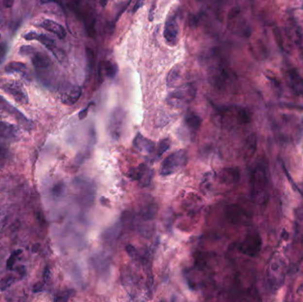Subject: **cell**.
Instances as JSON below:
<instances>
[{
	"label": "cell",
	"mask_w": 303,
	"mask_h": 302,
	"mask_svg": "<svg viewBox=\"0 0 303 302\" xmlns=\"http://www.w3.org/2000/svg\"><path fill=\"white\" fill-rule=\"evenodd\" d=\"M133 146L139 152L145 153V154H152L156 149L154 142L145 137L140 132H138L136 136L134 137Z\"/></svg>",
	"instance_id": "obj_18"
},
{
	"label": "cell",
	"mask_w": 303,
	"mask_h": 302,
	"mask_svg": "<svg viewBox=\"0 0 303 302\" xmlns=\"http://www.w3.org/2000/svg\"><path fill=\"white\" fill-rule=\"evenodd\" d=\"M1 88L17 103L21 105H27L29 103V96L27 94L24 87L22 86V84L20 82L9 81L1 86Z\"/></svg>",
	"instance_id": "obj_11"
},
{
	"label": "cell",
	"mask_w": 303,
	"mask_h": 302,
	"mask_svg": "<svg viewBox=\"0 0 303 302\" xmlns=\"http://www.w3.org/2000/svg\"><path fill=\"white\" fill-rule=\"evenodd\" d=\"M7 154H8L7 149L5 148V146H2L0 144V167H2L5 164V161L7 159Z\"/></svg>",
	"instance_id": "obj_33"
},
{
	"label": "cell",
	"mask_w": 303,
	"mask_h": 302,
	"mask_svg": "<svg viewBox=\"0 0 303 302\" xmlns=\"http://www.w3.org/2000/svg\"><path fill=\"white\" fill-rule=\"evenodd\" d=\"M164 38L168 45L176 46L179 39V26L177 22V16L175 15L168 16L165 21L164 27Z\"/></svg>",
	"instance_id": "obj_14"
},
{
	"label": "cell",
	"mask_w": 303,
	"mask_h": 302,
	"mask_svg": "<svg viewBox=\"0 0 303 302\" xmlns=\"http://www.w3.org/2000/svg\"><path fill=\"white\" fill-rule=\"evenodd\" d=\"M73 294H74V291L67 290V291L57 294L56 297L54 298V301L55 302H67V301H68L73 296Z\"/></svg>",
	"instance_id": "obj_31"
},
{
	"label": "cell",
	"mask_w": 303,
	"mask_h": 302,
	"mask_svg": "<svg viewBox=\"0 0 303 302\" xmlns=\"http://www.w3.org/2000/svg\"><path fill=\"white\" fill-rule=\"evenodd\" d=\"M181 75H182V67L181 66H175L174 67H172L170 71L168 74L167 78H166V83H167L168 87H175L177 84L181 80Z\"/></svg>",
	"instance_id": "obj_25"
},
{
	"label": "cell",
	"mask_w": 303,
	"mask_h": 302,
	"mask_svg": "<svg viewBox=\"0 0 303 302\" xmlns=\"http://www.w3.org/2000/svg\"><path fill=\"white\" fill-rule=\"evenodd\" d=\"M20 253H21V250H16L15 252H12V254H11L10 257L7 260V262H6V268L7 269H9V270L13 269L14 265L16 264V259L18 258Z\"/></svg>",
	"instance_id": "obj_30"
},
{
	"label": "cell",
	"mask_w": 303,
	"mask_h": 302,
	"mask_svg": "<svg viewBox=\"0 0 303 302\" xmlns=\"http://www.w3.org/2000/svg\"><path fill=\"white\" fill-rule=\"evenodd\" d=\"M225 217L229 222L234 225H245L250 221L251 217L242 207L233 204L228 206L225 210Z\"/></svg>",
	"instance_id": "obj_12"
},
{
	"label": "cell",
	"mask_w": 303,
	"mask_h": 302,
	"mask_svg": "<svg viewBox=\"0 0 303 302\" xmlns=\"http://www.w3.org/2000/svg\"><path fill=\"white\" fill-rule=\"evenodd\" d=\"M30 57H31L32 64L38 73L49 70L52 65L50 57L47 55L46 52L37 50L35 48L32 50Z\"/></svg>",
	"instance_id": "obj_15"
},
{
	"label": "cell",
	"mask_w": 303,
	"mask_h": 302,
	"mask_svg": "<svg viewBox=\"0 0 303 302\" xmlns=\"http://www.w3.org/2000/svg\"><path fill=\"white\" fill-rule=\"evenodd\" d=\"M124 121V112L123 110L117 107L112 111L109 121H108V131L112 137L116 140H118L121 136L122 125Z\"/></svg>",
	"instance_id": "obj_13"
},
{
	"label": "cell",
	"mask_w": 303,
	"mask_h": 302,
	"mask_svg": "<svg viewBox=\"0 0 303 302\" xmlns=\"http://www.w3.org/2000/svg\"><path fill=\"white\" fill-rule=\"evenodd\" d=\"M227 27L229 31L235 35L248 36L250 35V29L247 20L243 17L241 11L238 8H233L228 16Z\"/></svg>",
	"instance_id": "obj_7"
},
{
	"label": "cell",
	"mask_w": 303,
	"mask_h": 302,
	"mask_svg": "<svg viewBox=\"0 0 303 302\" xmlns=\"http://www.w3.org/2000/svg\"><path fill=\"white\" fill-rule=\"evenodd\" d=\"M5 72L8 75H16L25 78L26 80H31L29 68L27 66L19 61H12L5 67Z\"/></svg>",
	"instance_id": "obj_20"
},
{
	"label": "cell",
	"mask_w": 303,
	"mask_h": 302,
	"mask_svg": "<svg viewBox=\"0 0 303 302\" xmlns=\"http://www.w3.org/2000/svg\"><path fill=\"white\" fill-rule=\"evenodd\" d=\"M66 4L76 17L81 20L85 27L87 34L92 37L95 35L96 18L92 8L84 4L81 0H65Z\"/></svg>",
	"instance_id": "obj_3"
},
{
	"label": "cell",
	"mask_w": 303,
	"mask_h": 302,
	"mask_svg": "<svg viewBox=\"0 0 303 302\" xmlns=\"http://www.w3.org/2000/svg\"><path fill=\"white\" fill-rule=\"evenodd\" d=\"M91 104H92V103H90L88 106H86L84 109H83V110L79 113L78 116H79V119H80V120H84L86 116H87V115H88V111H89V109H90V106H91Z\"/></svg>",
	"instance_id": "obj_39"
},
{
	"label": "cell",
	"mask_w": 303,
	"mask_h": 302,
	"mask_svg": "<svg viewBox=\"0 0 303 302\" xmlns=\"http://www.w3.org/2000/svg\"><path fill=\"white\" fill-rule=\"evenodd\" d=\"M132 0H126V1H123L121 2V4L117 5V12H116V15H115V19L113 20V24L116 25L118 20L120 19V17L122 16V14L127 10V8L129 7V5L131 4Z\"/></svg>",
	"instance_id": "obj_29"
},
{
	"label": "cell",
	"mask_w": 303,
	"mask_h": 302,
	"mask_svg": "<svg viewBox=\"0 0 303 302\" xmlns=\"http://www.w3.org/2000/svg\"><path fill=\"white\" fill-rule=\"evenodd\" d=\"M14 1L15 0H4V5H5V7L10 8L14 5Z\"/></svg>",
	"instance_id": "obj_43"
},
{
	"label": "cell",
	"mask_w": 303,
	"mask_h": 302,
	"mask_svg": "<svg viewBox=\"0 0 303 302\" xmlns=\"http://www.w3.org/2000/svg\"><path fill=\"white\" fill-rule=\"evenodd\" d=\"M170 146H171V141H170L169 138L162 139V141L160 142L158 148L155 149V151H154L155 153H154V159L153 160L159 159L164 152H166L169 149Z\"/></svg>",
	"instance_id": "obj_28"
},
{
	"label": "cell",
	"mask_w": 303,
	"mask_h": 302,
	"mask_svg": "<svg viewBox=\"0 0 303 302\" xmlns=\"http://www.w3.org/2000/svg\"><path fill=\"white\" fill-rule=\"evenodd\" d=\"M23 38L27 41L35 40L40 42L41 44L45 46L46 49H48L53 55L55 56L56 59L59 61V62H61V64L65 63L67 60V56L65 55V53L60 48L57 47L55 42L53 41V39L50 38L49 36H47L45 34L37 33L35 31H31V32H29V33L23 35Z\"/></svg>",
	"instance_id": "obj_6"
},
{
	"label": "cell",
	"mask_w": 303,
	"mask_h": 302,
	"mask_svg": "<svg viewBox=\"0 0 303 302\" xmlns=\"http://www.w3.org/2000/svg\"><path fill=\"white\" fill-rule=\"evenodd\" d=\"M221 178L223 183L233 184L236 183L239 178V173L235 168H225L222 171Z\"/></svg>",
	"instance_id": "obj_27"
},
{
	"label": "cell",
	"mask_w": 303,
	"mask_h": 302,
	"mask_svg": "<svg viewBox=\"0 0 303 302\" xmlns=\"http://www.w3.org/2000/svg\"><path fill=\"white\" fill-rule=\"evenodd\" d=\"M257 148V140L254 135H250L247 138V141L244 147V155L246 159H249L255 153Z\"/></svg>",
	"instance_id": "obj_26"
},
{
	"label": "cell",
	"mask_w": 303,
	"mask_h": 302,
	"mask_svg": "<svg viewBox=\"0 0 303 302\" xmlns=\"http://www.w3.org/2000/svg\"><path fill=\"white\" fill-rule=\"evenodd\" d=\"M144 3H145V0H136V4L134 5L133 11H132L133 14L136 13V11L138 10L142 5H144Z\"/></svg>",
	"instance_id": "obj_42"
},
{
	"label": "cell",
	"mask_w": 303,
	"mask_h": 302,
	"mask_svg": "<svg viewBox=\"0 0 303 302\" xmlns=\"http://www.w3.org/2000/svg\"><path fill=\"white\" fill-rule=\"evenodd\" d=\"M196 96V87L192 84H187L179 87L177 90L169 93L167 97L168 104L172 106L180 107L194 100Z\"/></svg>",
	"instance_id": "obj_5"
},
{
	"label": "cell",
	"mask_w": 303,
	"mask_h": 302,
	"mask_svg": "<svg viewBox=\"0 0 303 302\" xmlns=\"http://www.w3.org/2000/svg\"><path fill=\"white\" fill-rule=\"evenodd\" d=\"M156 5L157 0H153L152 1V5H151V9H150V12H149V17H148V19H149L150 21H152L153 18H154V12H155V9H156Z\"/></svg>",
	"instance_id": "obj_37"
},
{
	"label": "cell",
	"mask_w": 303,
	"mask_h": 302,
	"mask_svg": "<svg viewBox=\"0 0 303 302\" xmlns=\"http://www.w3.org/2000/svg\"><path fill=\"white\" fill-rule=\"evenodd\" d=\"M19 137V130L16 125L6 121H0V141H16Z\"/></svg>",
	"instance_id": "obj_17"
},
{
	"label": "cell",
	"mask_w": 303,
	"mask_h": 302,
	"mask_svg": "<svg viewBox=\"0 0 303 302\" xmlns=\"http://www.w3.org/2000/svg\"><path fill=\"white\" fill-rule=\"evenodd\" d=\"M188 162V155L186 150L181 149L164 159L161 166V175L162 176H169L176 172L182 169L186 166Z\"/></svg>",
	"instance_id": "obj_4"
},
{
	"label": "cell",
	"mask_w": 303,
	"mask_h": 302,
	"mask_svg": "<svg viewBox=\"0 0 303 302\" xmlns=\"http://www.w3.org/2000/svg\"><path fill=\"white\" fill-rule=\"evenodd\" d=\"M38 26L43 29H45L46 31H49L50 33L54 34L60 39H63L66 37L67 32L64 27L61 25L60 23L56 22L54 20L46 19V20H42L40 24Z\"/></svg>",
	"instance_id": "obj_21"
},
{
	"label": "cell",
	"mask_w": 303,
	"mask_h": 302,
	"mask_svg": "<svg viewBox=\"0 0 303 302\" xmlns=\"http://www.w3.org/2000/svg\"><path fill=\"white\" fill-rule=\"evenodd\" d=\"M269 79L271 81V83H272V85L274 88H275V91L277 93H280L281 91H282V87H281V84L278 82V79L277 78H275V77H270V76H268Z\"/></svg>",
	"instance_id": "obj_34"
},
{
	"label": "cell",
	"mask_w": 303,
	"mask_h": 302,
	"mask_svg": "<svg viewBox=\"0 0 303 302\" xmlns=\"http://www.w3.org/2000/svg\"><path fill=\"white\" fill-rule=\"evenodd\" d=\"M251 193L256 204L264 205L268 202V175L266 167L259 164L253 169L251 176Z\"/></svg>",
	"instance_id": "obj_2"
},
{
	"label": "cell",
	"mask_w": 303,
	"mask_h": 302,
	"mask_svg": "<svg viewBox=\"0 0 303 302\" xmlns=\"http://www.w3.org/2000/svg\"><path fill=\"white\" fill-rule=\"evenodd\" d=\"M14 283V278L12 277H6L5 279H4L2 282H1V285L0 288L1 290H5L7 287L10 286L11 285Z\"/></svg>",
	"instance_id": "obj_35"
},
{
	"label": "cell",
	"mask_w": 303,
	"mask_h": 302,
	"mask_svg": "<svg viewBox=\"0 0 303 302\" xmlns=\"http://www.w3.org/2000/svg\"><path fill=\"white\" fill-rule=\"evenodd\" d=\"M287 83L290 88L297 95L303 94V77L298 71L294 68H290L287 71Z\"/></svg>",
	"instance_id": "obj_19"
},
{
	"label": "cell",
	"mask_w": 303,
	"mask_h": 302,
	"mask_svg": "<svg viewBox=\"0 0 303 302\" xmlns=\"http://www.w3.org/2000/svg\"><path fill=\"white\" fill-rule=\"evenodd\" d=\"M207 77L209 83L218 90H224L231 82V73L220 56L213 53L207 61Z\"/></svg>",
	"instance_id": "obj_1"
},
{
	"label": "cell",
	"mask_w": 303,
	"mask_h": 302,
	"mask_svg": "<svg viewBox=\"0 0 303 302\" xmlns=\"http://www.w3.org/2000/svg\"><path fill=\"white\" fill-rule=\"evenodd\" d=\"M0 40H1V35H0ZM5 52H6V46H5V43L0 41V61L4 59Z\"/></svg>",
	"instance_id": "obj_38"
},
{
	"label": "cell",
	"mask_w": 303,
	"mask_h": 302,
	"mask_svg": "<svg viewBox=\"0 0 303 302\" xmlns=\"http://www.w3.org/2000/svg\"><path fill=\"white\" fill-rule=\"evenodd\" d=\"M107 2L108 0H101V5L102 7H105L107 5Z\"/></svg>",
	"instance_id": "obj_44"
},
{
	"label": "cell",
	"mask_w": 303,
	"mask_h": 302,
	"mask_svg": "<svg viewBox=\"0 0 303 302\" xmlns=\"http://www.w3.org/2000/svg\"><path fill=\"white\" fill-rule=\"evenodd\" d=\"M262 245L263 241L261 236L258 233L252 232L247 235L244 240L240 243L239 250L248 256L255 257L261 252Z\"/></svg>",
	"instance_id": "obj_9"
},
{
	"label": "cell",
	"mask_w": 303,
	"mask_h": 302,
	"mask_svg": "<svg viewBox=\"0 0 303 302\" xmlns=\"http://www.w3.org/2000/svg\"><path fill=\"white\" fill-rule=\"evenodd\" d=\"M274 35H275V40L278 43V46L282 50H285V39H284L282 31H280L278 28L275 29L274 30Z\"/></svg>",
	"instance_id": "obj_32"
},
{
	"label": "cell",
	"mask_w": 303,
	"mask_h": 302,
	"mask_svg": "<svg viewBox=\"0 0 303 302\" xmlns=\"http://www.w3.org/2000/svg\"><path fill=\"white\" fill-rule=\"evenodd\" d=\"M202 122V118L192 112H189L185 118V123L192 135H195L201 129Z\"/></svg>",
	"instance_id": "obj_24"
},
{
	"label": "cell",
	"mask_w": 303,
	"mask_h": 302,
	"mask_svg": "<svg viewBox=\"0 0 303 302\" xmlns=\"http://www.w3.org/2000/svg\"><path fill=\"white\" fill-rule=\"evenodd\" d=\"M130 176L133 180H136L138 183H140L142 186H147L151 183L152 170L150 169L146 164L142 163L136 168L132 169Z\"/></svg>",
	"instance_id": "obj_16"
},
{
	"label": "cell",
	"mask_w": 303,
	"mask_h": 302,
	"mask_svg": "<svg viewBox=\"0 0 303 302\" xmlns=\"http://www.w3.org/2000/svg\"><path fill=\"white\" fill-rule=\"evenodd\" d=\"M81 87L71 83H63L58 88V95L63 104L67 106H72L76 104L81 98Z\"/></svg>",
	"instance_id": "obj_8"
},
{
	"label": "cell",
	"mask_w": 303,
	"mask_h": 302,
	"mask_svg": "<svg viewBox=\"0 0 303 302\" xmlns=\"http://www.w3.org/2000/svg\"><path fill=\"white\" fill-rule=\"evenodd\" d=\"M44 287H45V283L39 282L36 283L34 287H33V292H40L44 290Z\"/></svg>",
	"instance_id": "obj_40"
},
{
	"label": "cell",
	"mask_w": 303,
	"mask_h": 302,
	"mask_svg": "<svg viewBox=\"0 0 303 302\" xmlns=\"http://www.w3.org/2000/svg\"><path fill=\"white\" fill-rule=\"evenodd\" d=\"M41 4H43V5H46V4H49V3H54V4H57L58 5H60V6H63L62 5V1L61 0H40Z\"/></svg>",
	"instance_id": "obj_41"
},
{
	"label": "cell",
	"mask_w": 303,
	"mask_h": 302,
	"mask_svg": "<svg viewBox=\"0 0 303 302\" xmlns=\"http://www.w3.org/2000/svg\"><path fill=\"white\" fill-rule=\"evenodd\" d=\"M50 268L48 267V266H46L45 268V269H44V272H43V282L48 283L50 281Z\"/></svg>",
	"instance_id": "obj_36"
},
{
	"label": "cell",
	"mask_w": 303,
	"mask_h": 302,
	"mask_svg": "<svg viewBox=\"0 0 303 302\" xmlns=\"http://www.w3.org/2000/svg\"><path fill=\"white\" fill-rule=\"evenodd\" d=\"M0 110L8 114L9 116L14 117L19 125L25 131H31L33 128V122L28 119L20 110H18L16 107L12 106L9 102L5 101L3 97L0 96Z\"/></svg>",
	"instance_id": "obj_10"
},
{
	"label": "cell",
	"mask_w": 303,
	"mask_h": 302,
	"mask_svg": "<svg viewBox=\"0 0 303 302\" xmlns=\"http://www.w3.org/2000/svg\"><path fill=\"white\" fill-rule=\"evenodd\" d=\"M117 74V66L110 61H103L99 67V78L113 79Z\"/></svg>",
	"instance_id": "obj_22"
},
{
	"label": "cell",
	"mask_w": 303,
	"mask_h": 302,
	"mask_svg": "<svg viewBox=\"0 0 303 302\" xmlns=\"http://www.w3.org/2000/svg\"><path fill=\"white\" fill-rule=\"evenodd\" d=\"M284 262L279 261V260H275L271 262L269 268H270V271H269V280L274 284H277V283H281L284 280V271H283Z\"/></svg>",
	"instance_id": "obj_23"
}]
</instances>
